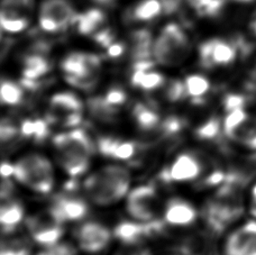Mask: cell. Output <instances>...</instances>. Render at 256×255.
<instances>
[{"label": "cell", "mask_w": 256, "mask_h": 255, "mask_svg": "<svg viewBox=\"0 0 256 255\" xmlns=\"http://www.w3.org/2000/svg\"><path fill=\"white\" fill-rule=\"evenodd\" d=\"M224 130L234 142L256 150V116L248 115L244 109L228 112Z\"/></svg>", "instance_id": "ba28073f"}, {"label": "cell", "mask_w": 256, "mask_h": 255, "mask_svg": "<svg viewBox=\"0 0 256 255\" xmlns=\"http://www.w3.org/2000/svg\"><path fill=\"white\" fill-rule=\"evenodd\" d=\"M99 151L109 158L127 160L135 154V144L117 138H104L99 140Z\"/></svg>", "instance_id": "ac0fdd59"}, {"label": "cell", "mask_w": 256, "mask_h": 255, "mask_svg": "<svg viewBox=\"0 0 256 255\" xmlns=\"http://www.w3.org/2000/svg\"><path fill=\"white\" fill-rule=\"evenodd\" d=\"M130 184V176L125 168L108 166L86 178L84 190L94 204L108 206L125 197Z\"/></svg>", "instance_id": "7a4b0ae2"}, {"label": "cell", "mask_w": 256, "mask_h": 255, "mask_svg": "<svg viewBox=\"0 0 256 255\" xmlns=\"http://www.w3.org/2000/svg\"><path fill=\"white\" fill-rule=\"evenodd\" d=\"M220 130V124L217 118H210L204 124L198 126L196 130V135L200 140H214L219 135Z\"/></svg>", "instance_id": "1f68e13d"}, {"label": "cell", "mask_w": 256, "mask_h": 255, "mask_svg": "<svg viewBox=\"0 0 256 255\" xmlns=\"http://www.w3.org/2000/svg\"><path fill=\"white\" fill-rule=\"evenodd\" d=\"M226 255H256V222H248L227 240Z\"/></svg>", "instance_id": "30bf717a"}, {"label": "cell", "mask_w": 256, "mask_h": 255, "mask_svg": "<svg viewBox=\"0 0 256 255\" xmlns=\"http://www.w3.org/2000/svg\"><path fill=\"white\" fill-rule=\"evenodd\" d=\"M18 130H20L10 120H4L2 122V126H0V138L2 142H8V140L15 138L18 134Z\"/></svg>", "instance_id": "f35d334b"}, {"label": "cell", "mask_w": 256, "mask_h": 255, "mask_svg": "<svg viewBox=\"0 0 256 255\" xmlns=\"http://www.w3.org/2000/svg\"><path fill=\"white\" fill-rule=\"evenodd\" d=\"M189 51V40L176 24H168L153 45V56L164 66H174L186 58Z\"/></svg>", "instance_id": "5b68a950"}, {"label": "cell", "mask_w": 256, "mask_h": 255, "mask_svg": "<svg viewBox=\"0 0 256 255\" xmlns=\"http://www.w3.org/2000/svg\"><path fill=\"white\" fill-rule=\"evenodd\" d=\"M236 51L232 45L222 42L220 40H216L212 52L214 64H228V63L234 61Z\"/></svg>", "instance_id": "f1b7e54d"}, {"label": "cell", "mask_w": 256, "mask_h": 255, "mask_svg": "<svg viewBox=\"0 0 256 255\" xmlns=\"http://www.w3.org/2000/svg\"><path fill=\"white\" fill-rule=\"evenodd\" d=\"M245 98L242 94H228L225 99V109L228 112H234L237 109H243Z\"/></svg>", "instance_id": "ab89813d"}, {"label": "cell", "mask_w": 256, "mask_h": 255, "mask_svg": "<svg viewBox=\"0 0 256 255\" xmlns=\"http://www.w3.org/2000/svg\"><path fill=\"white\" fill-rule=\"evenodd\" d=\"M40 16H46L56 20L61 30L72 22L76 12L68 0H46L40 7Z\"/></svg>", "instance_id": "2e32d148"}, {"label": "cell", "mask_w": 256, "mask_h": 255, "mask_svg": "<svg viewBox=\"0 0 256 255\" xmlns=\"http://www.w3.org/2000/svg\"><path fill=\"white\" fill-rule=\"evenodd\" d=\"M2 28L9 33H18L24 30L28 25V20L26 17H6L0 15Z\"/></svg>", "instance_id": "d6a6232c"}, {"label": "cell", "mask_w": 256, "mask_h": 255, "mask_svg": "<svg viewBox=\"0 0 256 255\" xmlns=\"http://www.w3.org/2000/svg\"><path fill=\"white\" fill-rule=\"evenodd\" d=\"M98 4H110L114 2V0H94Z\"/></svg>", "instance_id": "816d5d0a"}, {"label": "cell", "mask_w": 256, "mask_h": 255, "mask_svg": "<svg viewBox=\"0 0 256 255\" xmlns=\"http://www.w3.org/2000/svg\"><path fill=\"white\" fill-rule=\"evenodd\" d=\"M236 2H253V0H236Z\"/></svg>", "instance_id": "db71d44e"}, {"label": "cell", "mask_w": 256, "mask_h": 255, "mask_svg": "<svg viewBox=\"0 0 256 255\" xmlns=\"http://www.w3.org/2000/svg\"><path fill=\"white\" fill-rule=\"evenodd\" d=\"M32 245L25 235L16 232V228L4 230L0 245V255H30Z\"/></svg>", "instance_id": "e0dca14e"}, {"label": "cell", "mask_w": 256, "mask_h": 255, "mask_svg": "<svg viewBox=\"0 0 256 255\" xmlns=\"http://www.w3.org/2000/svg\"><path fill=\"white\" fill-rule=\"evenodd\" d=\"M62 69L68 76H86L89 74H94V72H91L84 63V54L74 53L68 56L62 63Z\"/></svg>", "instance_id": "cb8c5ba5"}, {"label": "cell", "mask_w": 256, "mask_h": 255, "mask_svg": "<svg viewBox=\"0 0 256 255\" xmlns=\"http://www.w3.org/2000/svg\"><path fill=\"white\" fill-rule=\"evenodd\" d=\"M252 28H253V30H254V33L256 34V20H254V22L252 24Z\"/></svg>", "instance_id": "f5cc1de1"}, {"label": "cell", "mask_w": 256, "mask_h": 255, "mask_svg": "<svg viewBox=\"0 0 256 255\" xmlns=\"http://www.w3.org/2000/svg\"><path fill=\"white\" fill-rule=\"evenodd\" d=\"M117 255H150L148 250L142 248L140 245H132V246H127L126 248L122 250V251Z\"/></svg>", "instance_id": "bcb514c9"}, {"label": "cell", "mask_w": 256, "mask_h": 255, "mask_svg": "<svg viewBox=\"0 0 256 255\" xmlns=\"http://www.w3.org/2000/svg\"><path fill=\"white\" fill-rule=\"evenodd\" d=\"M163 82L164 78L158 72H146L140 86L145 90H153L161 86Z\"/></svg>", "instance_id": "8d00e7d4"}, {"label": "cell", "mask_w": 256, "mask_h": 255, "mask_svg": "<svg viewBox=\"0 0 256 255\" xmlns=\"http://www.w3.org/2000/svg\"><path fill=\"white\" fill-rule=\"evenodd\" d=\"M122 53H124V45L120 44V43L112 44L108 48V56H112V58L120 56Z\"/></svg>", "instance_id": "c3c4849f"}, {"label": "cell", "mask_w": 256, "mask_h": 255, "mask_svg": "<svg viewBox=\"0 0 256 255\" xmlns=\"http://www.w3.org/2000/svg\"><path fill=\"white\" fill-rule=\"evenodd\" d=\"M24 217V209L22 204L14 200H4L0 208V222L4 230L16 228Z\"/></svg>", "instance_id": "ffe728a7"}, {"label": "cell", "mask_w": 256, "mask_h": 255, "mask_svg": "<svg viewBox=\"0 0 256 255\" xmlns=\"http://www.w3.org/2000/svg\"><path fill=\"white\" fill-rule=\"evenodd\" d=\"M79 246L86 252L94 253L102 251L110 240V233L106 227L98 222H86L76 233Z\"/></svg>", "instance_id": "8fae6325"}, {"label": "cell", "mask_w": 256, "mask_h": 255, "mask_svg": "<svg viewBox=\"0 0 256 255\" xmlns=\"http://www.w3.org/2000/svg\"><path fill=\"white\" fill-rule=\"evenodd\" d=\"M40 25L42 27V30L46 32H58L61 30L60 25H58L56 20L46 16H40Z\"/></svg>", "instance_id": "7bdbcfd3"}, {"label": "cell", "mask_w": 256, "mask_h": 255, "mask_svg": "<svg viewBox=\"0 0 256 255\" xmlns=\"http://www.w3.org/2000/svg\"><path fill=\"white\" fill-rule=\"evenodd\" d=\"M163 10L161 2L158 0H144L134 9V18L138 20H148L156 17Z\"/></svg>", "instance_id": "83f0119b"}, {"label": "cell", "mask_w": 256, "mask_h": 255, "mask_svg": "<svg viewBox=\"0 0 256 255\" xmlns=\"http://www.w3.org/2000/svg\"><path fill=\"white\" fill-rule=\"evenodd\" d=\"M14 192V184L12 181L9 180V178H2V190H0V197L2 200L10 199L12 194Z\"/></svg>", "instance_id": "f6af8a7d"}, {"label": "cell", "mask_w": 256, "mask_h": 255, "mask_svg": "<svg viewBox=\"0 0 256 255\" xmlns=\"http://www.w3.org/2000/svg\"><path fill=\"white\" fill-rule=\"evenodd\" d=\"M58 162L71 176L84 173L90 164L92 146L84 130H74L56 135L53 140Z\"/></svg>", "instance_id": "3957f363"}, {"label": "cell", "mask_w": 256, "mask_h": 255, "mask_svg": "<svg viewBox=\"0 0 256 255\" xmlns=\"http://www.w3.org/2000/svg\"><path fill=\"white\" fill-rule=\"evenodd\" d=\"M48 122L62 127H74L82 120V104L76 94L62 92L53 96L48 114Z\"/></svg>", "instance_id": "52a82bcc"}, {"label": "cell", "mask_w": 256, "mask_h": 255, "mask_svg": "<svg viewBox=\"0 0 256 255\" xmlns=\"http://www.w3.org/2000/svg\"><path fill=\"white\" fill-rule=\"evenodd\" d=\"M20 133L25 138H33L35 140H42L48 135V122L45 120H25L20 126Z\"/></svg>", "instance_id": "4316f807"}, {"label": "cell", "mask_w": 256, "mask_h": 255, "mask_svg": "<svg viewBox=\"0 0 256 255\" xmlns=\"http://www.w3.org/2000/svg\"><path fill=\"white\" fill-rule=\"evenodd\" d=\"M50 63L46 58L40 56H30L25 58V68L22 76L26 79L36 80L50 70Z\"/></svg>", "instance_id": "603a6c76"}, {"label": "cell", "mask_w": 256, "mask_h": 255, "mask_svg": "<svg viewBox=\"0 0 256 255\" xmlns=\"http://www.w3.org/2000/svg\"><path fill=\"white\" fill-rule=\"evenodd\" d=\"M114 38H115V35H114L112 30L106 28L98 32L97 34L94 35V40L99 45H102V48H109L112 43Z\"/></svg>", "instance_id": "60d3db41"}, {"label": "cell", "mask_w": 256, "mask_h": 255, "mask_svg": "<svg viewBox=\"0 0 256 255\" xmlns=\"http://www.w3.org/2000/svg\"><path fill=\"white\" fill-rule=\"evenodd\" d=\"M14 176L32 190L40 194H46L54 184L53 169L46 158L38 154H30L17 161Z\"/></svg>", "instance_id": "277c9868"}, {"label": "cell", "mask_w": 256, "mask_h": 255, "mask_svg": "<svg viewBox=\"0 0 256 255\" xmlns=\"http://www.w3.org/2000/svg\"><path fill=\"white\" fill-rule=\"evenodd\" d=\"M224 2H225V0H212V2H210L208 6L204 9V12L201 14H204V15H209V16L217 15V14L222 10Z\"/></svg>", "instance_id": "ee69618b"}, {"label": "cell", "mask_w": 256, "mask_h": 255, "mask_svg": "<svg viewBox=\"0 0 256 255\" xmlns=\"http://www.w3.org/2000/svg\"><path fill=\"white\" fill-rule=\"evenodd\" d=\"M38 255H76L74 248L68 244H56L50 246Z\"/></svg>", "instance_id": "74e56055"}, {"label": "cell", "mask_w": 256, "mask_h": 255, "mask_svg": "<svg viewBox=\"0 0 256 255\" xmlns=\"http://www.w3.org/2000/svg\"><path fill=\"white\" fill-rule=\"evenodd\" d=\"M104 22V14L99 9H91L84 14H76L72 22L76 24L78 30L81 34L88 35L92 33Z\"/></svg>", "instance_id": "44dd1931"}, {"label": "cell", "mask_w": 256, "mask_h": 255, "mask_svg": "<svg viewBox=\"0 0 256 255\" xmlns=\"http://www.w3.org/2000/svg\"><path fill=\"white\" fill-rule=\"evenodd\" d=\"M245 181L240 176H227L222 188L206 207V217L214 230L222 232L232 224L244 212L243 184Z\"/></svg>", "instance_id": "6da1fadb"}, {"label": "cell", "mask_w": 256, "mask_h": 255, "mask_svg": "<svg viewBox=\"0 0 256 255\" xmlns=\"http://www.w3.org/2000/svg\"><path fill=\"white\" fill-rule=\"evenodd\" d=\"M63 222L79 220L88 214V206L81 198L64 196L54 202L51 207Z\"/></svg>", "instance_id": "5bb4252c"}, {"label": "cell", "mask_w": 256, "mask_h": 255, "mask_svg": "<svg viewBox=\"0 0 256 255\" xmlns=\"http://www.w3.org/2000/svg\"><path fill=\"white\" fill-rule=\"evenodd\" d=\"M14 171H15V166H12L10 163L4 162L2 166V178H9L14 176Z\"/></svg>", "instance_id": "681fc988"}, {"label": "cell", "mask_w": 256, "mask_h": 255, "mask_svg": "<svg viewBox=\"0 0 256 255\" xmlns=\"http://www.w3.org/2000/svg\"><path fill=\"white\" fill-rule=\"evenodd\" d=\"M201 163L190 154H181L178 156L171 166L166 170L164 179L168 181H190L199 176L201 173Z\"/></svg>", "instance_id": "7c38bea8"}, {"label": "cell", "mask_w": 256, "mask_h": 255, "mask_svg": "<svg viewBox=\"0 0 256 255\" xmlns=\"http://www.w3.org/2000/svg\"><path fill=\"white\" fill-rule=\"evenodd\" d=\"M186 94V84H182L179 80H173L168 84V88L166 90V98L172 102H176L184 97Z\"/></svg>", "instance_id": "836d02e7"}, {"label": "cell", "mask_w": 256, "mask_h": 255, "mask_svg": "<svg viewBox=\"0 0 256 255\" xmlns=\"http://www.w3.org/2000/svg\"><path fill=\"white\" fill-rule=\"evenodd\" d=\"M66 81L70 84L76 86V88H80L84 90H90L96 86L97 78H96L94 74H89L86 76H76L66 74Z\"/></svg>", "instance_id": "e575fe53"}, {"label": "cell", "mask_w": 256, "mask_h": 255, "mask_svg": "<svg viewBox=\"0 0 256 255\" xmlns=\"http://www.w3.org/2000/svg\"><path fill=\"white\" fill-rule=\"evenodd\" d=\"M214 43L216 40H212L209 42H206L200 48V61L201 64L204 68H212L214 66V58H212V52L214 48Z\"/></svg>", "instance_id": "d590c367"}, {"label": "cell", "mask_w": 256, "mask_h": 255, "mask_svg": "<svg viewBox=\"0 0 256 255\" xmlns=\"http://www.w3.org/2000/svg\"><path fill=\"white\" fill-rule=\"evenodd\" d=\"M104 98H106L107 102L110 104H112V106H117V104H122L125 102L126 94L122 90L115 88V89L109 90Z\"/></svg>", "instance_id": "b9f144b4"}, {"label": "cell", "mask_w": 256, "mask_h": 255, "mask_svg": "<svg viewBox=\"0 0 256 255\" xmlns=\"http://www.w3.org/2000/svg\"><path fill=\"white\" fill-rule=\"evenodd\" d=\"M89 110L94 118L102 122H112L116 116L117 109L115 106L109 104L106 98L94 97L89 99L88 102Z\"/></svg>", "instance_id": "7402d4cb"}, {"label": "cell", "mask_w": 256, "mask_h": 255, "mask_svg": "<svg viewBox=\"0 0 256 255\" xmlns=\"http://www.w3.org/2000/svg\"><path fill=\"white\" fill-rule=\"evenodd\" d=\"M164 218L168 224L174 226H186L192 224L196 218V209L184 200H170L164 212Z\"/></svg>", "instance_id": "9a60e30c"}, {"label": "cell", "mask_w": 256, "mask_h": 255, "mask_svg": "<svg viewBox=\"0 0 256 255\" xmlns=\"http://www.w3.org/2000/svg\"><path fill=\"white\" fill-rule=\"evenodd\" d=\"M134 117L137 125L143 130H154L160 125V118L152 109H148L143 104H137L134 108Z\"/></svg>", "instance_id": "d4e9b609"}, {"label": "cell", "mask_w": 256, "mask_h": 255, "mask_svg": "<svg viewBox=\"0 0 256 255\" xmlns=\"http://www.w3.org/2000/svg\"><path fill=\"white\" fill-rule=\"evenodd\" d=\"M33 7V0H2V16L24 17L22 14L32 12Z\"/></svg>", "instance_id": "484cf974"}, {"label": "cell", "mask_w": 256, "mask_h": 255, "mask_svg": "<svg viewBox=\"0 0 256 255\" xmlns=\"http://www.w3.org/2000/svg\"><path fill=\"white\" fill-rule=\"evenodd\" d=\"M158 197L152 186H140L128 194L127 210L130 215L142 222H150L158 210Z\"/></svg>", "instance_id": "9c48e42d"}, {"label": "cell", "mask_w": 256, "mask_h": 255, "mask_svg": "<svg viewBox=\"0 0 256 255\" xmlns=\"http://www.w3.org/2000/svg\"><path fill=\"white\" fill-rule=\"evenodd\" d=\"M209 86V81L201 76H190L186 79V94L196 99L207 92Z\"/></svg>", "instance_id": "f546056e"}, {"label": "cell", "mask_w": 256, "mask_h": 255, "mask_svg": "<svg viewBox=\"0 0 256 255\" xmlns=\"http://www.w3.org/2000/svg\"><path fill=\"white\" fill-rule=\"evenodd\" d=\"M132 58L135 61L140 60H148L153 54V43L152 35L148 30H136L132 35Z\"/></svg>", "instance_id": "d6986e66"}, {"label": "cell", "mask_w": 256, "mask_h": 255, "mask_svg": "<svg viewBox=\"0 0 256 255\" xmlns=\"http://www.w3.org/2000/svg\"><path fill=\"white\" fill-rule=\"evenodd\" d=\"M0 96H2V102L4 104H17L22 102V91L20 86L10 82V81H2V90H0Z\"/></svg>", "instance_id": "4dcf8cb0"}, {"label": "cell", "mask_w": 256, "mask_h": 255, "mask_svg": "<svg viewBox=\"0 0 256 255\" xmlns=\"http://www.w3.org/2000/svg\"><path fill=\"white\" fill-rule=\"evenodd\" d=\"M250 212L254 217H256V186L252 191V204H250Z\"/></svg>", "instance_id": "f907efd6"}, {"label": "cell", "mask_w": 256, "mask_h": 255, "mask_svg": "<svg viewBox=\"0 0 256 255\" xmlns=\"http://www.w3.org/2000/svg\"><path fill=\"white\" fill-rule=\"evenodd\" d=\"M158 228H160V225L153 224V222L143 225L137 224V222H124L116 226L115 236L127 246H132V245H140L146 236H148L154 230Z\"/></svg>", "instance_id": "4fadbf2b"}, {"label": "cell", "mask_w": 256, "mask_h": 255, "mask_svg": "<svg viewBox=\"0 0 256 255\" xmlns=\"http://www.w3.org/2000/svg\"><path fill=\"white\" fill-rule=\"evenodd\" d=\"M62 225L63 220L52 208L46 212L36 214L27 220V228L32 238L35 242L46 248L58 244L63 234Z\"/></svg>", "instance_id": "8992f818"}, {"label": "cell", "mask_w": 256, "mask_h": 255, "mask_svg": "<svg viewBox=\"0 0 256 255\" xmlns=\"http://www.w3.org/2000/svg\"><path fill=\"white\" fill-rule=\"evenodd\" d=\"M154 66V62L150 60H140L135 61L134 63V71H146L148 72L150 69Z\"/></svg>", "instance_id": "7dc6e473"}]
</instances>
